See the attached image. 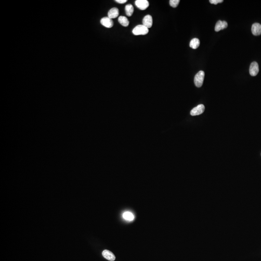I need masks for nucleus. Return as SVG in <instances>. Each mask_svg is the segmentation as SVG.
I'll list each match as a JSON object with an SVG mask.
<instances>
[{
	"instance_id": "12",
	"label": "nucleus",
	"mask_w": 261,
	"mask_h": 261,
	"mask_svg": "<svg viewBox=\"0 0 261 261\" xmlns=\"http://www.w3.org/2000/svg\"><path fill=\"white\" fill-rule=\"evenodd\" d=\"M200 44V42L198 38H193L190 42V47L192 49H196L199 47Z\"/></svg>"
},
{
	"instance_id": "8",
	"label": "nucleus",
	"mask_w": 261,
	"mask_h": 261,
	"mask_svg": "<svg viewBox=\"0 0 261 261\" xmlns=\"http://www.w3.org/2000/svg\"><path fill=\"white\" fill-rule=\"evenodd\" d=\"M228 27V23L226 21H217L215 27V30L216 31H219L221 30L226 28Z\"/></svg>"
},
{
	"instance_id": "10",
	"label": "nucleus",
	"mask_w": 261,
	"mask_h": 261,
	"mask_svg": "<svg viewBox=\"0 0 261 261\" xmlns=\"http://www.w3.org/2000/svg\"><path fill=\"white\" fill-rule=\"evenodd\" d=\"M251 31L254 35H261V25L258 23H255L252 25Z\"/></svg>"
},
{
	"instance_id": "3",
	"label": "nucleus",
	"mask_w": 261,
	"mask_h": 261,
	"mask_svg": "<svg viewBox=\"0 0 261 261\" xmlns=\"http://www.w3.org/2000/svg\"><path fill=\"white\" fill-rule=\"evenodd\" d=\"M205 107L203 104L199 105L196 107H194L191 110V115L193 116H197L201 115L205 111Z\"/></svg>"
},
{
	"instance_id": "2",
	"label": "nucleus",
	"mask_w": 261,
	"mask_h": 261,
	"mask_svg": "<svg viewBox=\"0 0 261 261\" xmlns=\"http://www.w3.org/2000/svg\"><path fill=\"white\" fill-rule=\"evenodd\" d=\"M148 33V29L143 25H137L133 30V33L135 35H146Z\"/></svg>"
},
{
	"instance_id": "4",
	"label": "nucleus",
	"mask_w": 261,
	"mask_h": 261,
	"mask_svg": "<svg viewBox=\"0 0 261 261\" xmlns=\"http://www.w3.org/2000/svg\"><path fill=\"white\" fill-rule=\"evenodd\" d=\"M249 74L251 76L254 77L256 76L259 73V65L257 62H254L250 64L249 67Z\"/></svg>"
},
{
	"instance_id": "18",
	"label": "nucleus",
	"mask_w": 261,
	"mask_h": 261,
	"mask_svg": "<svg viewBox=\"0 0 261 261\" xmlns=\"http://www.w3.org/2000/svg\"><path fill=\"white\" fill-rule=\"evenodd\" d=\"M115 2L119 3H124L127 2V0H116Z\"/></svg>"
},
{
	"instance_id": "17",
	"label": "nucleus",
	"mask_w": 261,
	"mask_h": 261,
	"mask_svg": "<svg viewBox=\"0 0 261 261\" xmlns=\"http://www.w3.org/2000/svg\"><path fill=\"white\" fill-rule=\"evenodd\" d=\"M223 0H210L209 2L211 4H217L219 3L223 2Z\"/></svg>"
},
{
	"instance_id": "5",
	"label": "nucleus",
	"mask_w": 261,
	"mask_h": 261,
	"mask_svg": "<svg viewBox=\"0 0 261 261\" xmlns=\"http://www.w3.org/2000/svg\"><path fill=\"white\" fill-rule=\"evenodd\" d=\"M135 4L137 7L141 10H146L149 6V2L147 0H137Z\"/></svg>"
},
{
	"instance_id": "7",
	"label": "nucleus",
	"mask_w": 261,
	"mask_h": 261,
	"mask_svg": "<svg viewBox=\"0 0 261 261\" xmlns=\"http://www.w3.org/2000/svg\"><path fill=\"white\" fill-rule=\"evenodd\" d=\"M143 25L149 29L151 27L152 25V17L150 15L146 16L143 19Z\"/></svg>"
},
{
	"instance_id": "16",
	"label": "nucleus",
	"mask_w": 261,
	"mask_h": 261,
	"mask_svg": "<svg viewBox=\"0 0 261 261\" xmlns=\"http://www.w3.org/2000/svg\"><path fill=\"white\" fill-rule=\"evenodd\" d=\"M179 2V0H170L169 1V4L171 7L175 8L178 7Z\"/></svg>"
},
{
	"instance_id": "11",
	"label": "nucleus",
	"mask_w": 261,
	"mask_h": 261,
	"mask_svg": "<svg viewBox=\"0 0 261 261\" xmlns=\"http://www.w3.org/2000/svg\"><path fill=\"white\" fill-rule=\"evenodd\" d=\"M119 10L116 7L112 8L108 12V17L111 19H115L119 16Z\"/></svg>"
},
{
	"instance_id": "15",
	"label": "nucleus",
	"mask_w": 261,
	"mask_h": 261,
	"mask_svg": "<svg viewBox=\"0 0 261 261\" xmlns=\"http://www.w3.org/2000/svg\"><path fill=\"white\" fill-rule=\"evenodd\" d=\"M134 11L133 6L132 4H127L125 7L126 14L127 16H131L133 14Z\"/></svg>"
},
{
	"instance_id": "14",
	"label": "nucleus",
	"mask_w": 261,
	"mask_h": 261,
	"mask_svg": "<svg viewBox=\"0 0 261 261\" xmlns=\"http://www.w3.org/2000/svg\"><path fill=\"white\" fill-rule=\"evenodd\" d=\"M119 23L124 27H127L129 25V21L127 17L124 16H120L119 17Z\"/></svg>"
},
{
	"instance_id": "6",
	"label": "nucleus",
	"mask_w": 261,
	"mask_h": 261,
	"mask_svg": "<svg viewBox=\"0 0 261 261\" xmlns=\"http://www.w3.org/2000/svg\"><path fill=\"white\" fill-rule=\"evenodd\" d=\"M101 23L102 25L107 28H110L113 26V22L112 19L109 17H104L101 20Z\"/></svg>"
},
{
	"instance_id": "9",
	"label": "nucleus",
	"mask_w": 261,
	"mask_h": 261,
	"mask_svg": "<svg viewBox=\"0 0 261 261\" xmlns=\"http://www.w3.org/2000/svg\"><path fill=\"white\" fill-rule=\"evenodd\" d=\"M102 255H103V257L107 259V260H109V261H114L116 259L115 255L112 253L111 251L107 250V249H105V250L103 251Z\"/></svg>"
},
{
	"instance_id": "1",
	"label": "nucleus",
	"mask_w": 261,
	"mask_h": 261,
	"mask_svg": "<svg viewBox=\"0 0 261 261\" xmlns=\"http://www.w3.org/2000/svg\"><path fill=\"white\" fill-rule=\"evenodd\" d=\"M205 77V73L203 71H200L195 76L194 79V84L196 87L200 88L202 86Z\"/></svg>"
},
{
	"instance_id": "13",
	"label": "nucleus",
	"mask_w": 261,
	"mask_h": 261,
	"mask_svg": "<svg viewBox=\"0 0 261 261\" xmlns=\"http://www.w3.org/2000/svg\"><path fill=\"white\" fill-rule=\"evenodd\" d=\"M123 217L124 219L128 221H132L134 219V215L129 211L124 213L123 214Z\"/></svg>"
}]
</instances>
